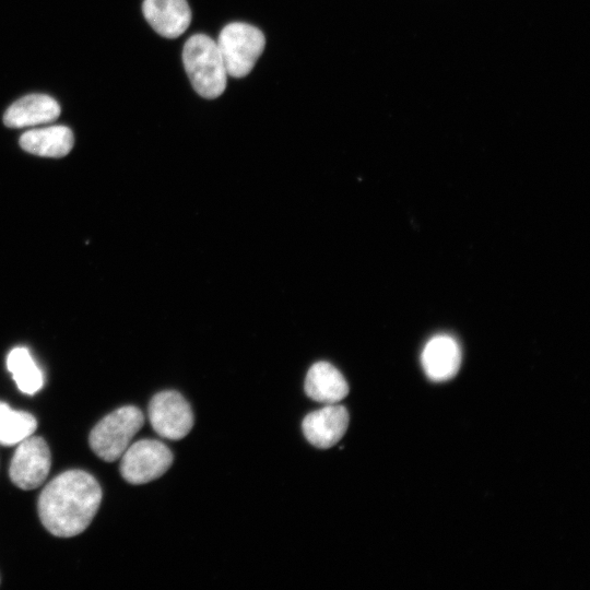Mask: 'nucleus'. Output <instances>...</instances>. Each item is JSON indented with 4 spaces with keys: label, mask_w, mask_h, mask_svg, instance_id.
Segmentation results:
<instances>
[{
    "label": "nucleus",
    "mask_w": 590,
    "mask_h": 590,
    "mask_svg": "<svg viewBox=\"0 0 590 590\" xmlns=\"http://www.w3.org/2000/svg\"><path fill=\"white\" fill-rule=\"evenodd\" d=\"M142 10L153 30L166 38L180 36L190 25L187 0H144Z\"/></svg>",
    "instance_id": "9d476101"
},
{
    "label": "nucleus",
    "mask_w": 590,
    "mask_h": 590,
    "mask_svg": "<svg viewBox=\"0 0 590 590\" xmlns=\"http://www.w3.org/2000/svg\"><path fill=\"white\" fill-rule=\"evenodd\" d=\"M17 445L10 463V479L22 489L36 488L49 473L51 464L49 448L42 437L32 435Z\"/></svg>",
    "instance_id": "0eeeda50"
},
{
    "label": "nucleus",
    "mask_w": 590,
    "mask_h": 590,
    "mask_svg": "<svg viewBox=\"0 0 590 590\" xmlns=\"http://www.w3.org/2000/svg\"><path fill=\"white\" fill-rule=\"evenodd\" d=\"M144 423L142 411L133 405L121 406L103 417L88 438L92 450L101 459H119Z\"/></svg>",
    "instance_id": "7ed1b4c3"
},
{
    "label": "nucleus",
    "mask_w": 590,
    "mask_h": 590,
    "mask_svg": "<svg viewBox=\"0 0 590 590\" xmlns=\"http://www.w3.org/2000/svg\"><path fill=\"white\" fill-rule=\"evenodd\" d=\"M120 473L131 484H144L162 476L173 463V453L162 441L141 439L122 453Z\"/></svg>",
    "instance_id": "39448f33"
},
{
    "label": "nucleus",
    "mask_w": 590,
    "mask_h": 590,
    "mask_svg": "<svg viewBox=\"0 0 590 590\" xmlns=\"http://www.w3.org/2000/svg\"><path fill=\"white\" fill-rule=\"evenodd\" d=\"M421 362L426 376L433 381L451 379L461 364V350L450 335L433 337L424 346Z\"/></svg>",
    "instance_id": "1a4fd4ad"
},
{
    "label": "nucleus",
    "mask_w": 590,
    "mask_h": 590,
    "mask_svg": "<svg viewBox=\"0 0 590 590\" xmlns=\"http://www.w3.org/2000/svg\"><path fill=\"white\" fill-rule=\"evenodd\" d=\"M7 367L17 388L26 394H34L44 384L43 373L25 347L13 349L7 358Z\"/></svg>",
    "instance_id": "4468645a"
},
{
    "label": "nucleus",
    "mask_w": 590,
    "mask_h": 590,
    "mask_svg": "<svg viewBox=\"0 0 590 590\" xmlns=\"http://www.w3.org/2000/svg\"><path fill=\"white\" fill-rule=\"evenodd\" d=\"M305 392L317 402L333 404L347 396L349 385L333 365L328 362H317L306 375Z\"/></svg>",
    "instance_id": "ddd939ff"
},
{
    "label": "nucleus",
    "mask_w": 590,
    "mask_h": 590,
    "mask_svg": "<svg viewBox=\"0 0 590 590\" xmlns=\"http://www.w3.org/2000/svg\"><path fill=\"white\" fill-rule=\"evenodd\" d=\"M152 428L166 439L184 438L193 425V413L186 399L177 391L156 393L149 404Z\"/></svg>",
    "instance_id": "423d86ee"
},
{
    "label": "nucleus",
    "mask_w": 590,
    "mask_h": 590,
    "mask_svg": "<svg viewBox=\"0 0 590 590\" xmlns=\"http://www.w3.org/2000/svg\"><path fill=\"white\" fill-rule=\"evenodd\" d=\"M182 61L196 92L216 98L226 87L227 72L216 42L204 34L191 36L184 46Z\"/></svg>",
    "instance_id": "f03ea898"
},
{
    "label": "nucleus",
    "mask_w": 590,
    "mask_h": 590,
    "mask_svg": "<svg viewBox=\"0 0 590 590\" xmlns=\"http://www.w3.org/2000/svg\"><path fill=\"white\" fill-rule=\"evenodd\" d=\"M102 500L96 479L82 470H69L52 479L38 498V515L54 535L69 538L83 532Z\"/></svg>",
    "instance_id": "f257e3e1"
},
{
    "label": "nucleus",
    "mask_w": 590,
    "mask_h": 590,
    "mask_svg": "<svg viewBox=\"0 0 590 590\" xmlns=\"http://www.w3.org/2000/svg\"><path fill=\"white\" fill-rule=\"evenodd\" d=\"M216 45L227 75L243 78L249 74L261 56L266 39L257 27L235 22L221 31Z\"/></svg>",
    "instance_id": "20e7f679"
},
{
    "label": "nucleus",
    "mask_w": 590,
    "mask_h": 590,
    "mask_svg": "<svg viewBox=\"0 0 590 590\" xmlns=\"http://www.w3.org/2000/svg\"><path fill=\"white\" fill-rule=\"evenodd\" d=\"M347 410L338 403L327 404L305 416L302 428L305 438L315 447L327 449L344 436L349 426Z\"/></svg>",
    "instance_id": "6e6552de"
},
{
    "label": "nucleus",
    "mask_w": 590,
    "mask_h": 590,
    "mask_svg": "<svg viewBox=\"0 0 590 590\" xmlns=\"http://www.w3.org/2000/svg\"><path fill=\"white\" fill-rule=\"evenodd\" d=\"M37 427L35 417L24 411L11 409L0 401V444L16 445L33 435Z\"/></svg>",
    "instance_id": "2eb2a0df"
},
{
    "label": "nucleus",
    "mask_w": 590,
    "mask_h": 590,
    "mask_svg": "<svg viewBox=\"0 0 590 590\" xmlns=\"http://www.w3.org/2000/svg\"><path fill=\"white\" fill-rule=\"evenodd\" d=\"M19 143L24 151L34 155L62 157L72 150L74 137L66 126H48L25 131Z\"/></svg>",
    "instance_id": "f8f14e48"
},
{
    "label": "nucleus",
    "mask_w": 590,
    "mask_h": 590,
    "mask_svg": "<svg viewBox=\"0 0 590 590\" xmlns=\"http://www.w3.org/2000/svg\"><path fill=\"white\" fill-rule=\"evenodd\" d=\"M60 115L58 102L46 94H28L15 101L3 115L9 128L34 127L49 123Z\"/></svg>",
    "instance_id": "9b49d317"
}]
</instances>
